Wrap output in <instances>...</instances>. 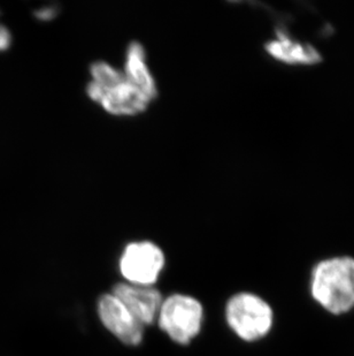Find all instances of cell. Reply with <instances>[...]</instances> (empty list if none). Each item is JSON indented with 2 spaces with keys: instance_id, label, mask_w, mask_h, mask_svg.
<instances>
[{
  "instance_id": "cell-8",
  "label": "cell",
  "mask_w": 354,
  "mask_h": 356,
  "mask_svg": "<svg viewBox=\"0 0 354 356\" xmlns=\"http://www.w3.org/2000/svg\"><path fill=\"white\" fill-rule=\"evenodd\" d=\"M276 40L266 45L271 57L287 65H313L321 61V56L314 47L301 43L278 31Z\"/></svg>"
},
{
  "instance_id": "cell-7",
  "label": "cell",
  "mask_w": 354,
  "mask_h": 356,
  "mask_svg": "<svg viewBox=\"0 0 354 356\" xmlns=\"http://www.w3.org/2000/svg\"><path fill=\"white\" fill-rule=\"evenodd\" d=\"M112 294L120 300L144 326L151 325L157 321L164 301L161 293L152 286L133 285L128 282L114 286Z\"/></svg>"
},
{
  "instance_id": "cell-9",
  "label": "cell",
  "mask_w": 354,
  "mask_h": 356,
  "mask_svg": "<svg viewBox=\"0 0 354 356\" xmlns=\"http://www.w3.org/2000/svg\"><path fill=\"white\" fill-rule=\"evenodd\" d=\"M124 74L136 84L151 101L158 96L157 84L147 67L145 51L138 42H133L128 47Z\"/></svg>"
},
{
  "instance_id": "cell-5",
  "label": "cell",
  "mask_w": 354,
  "mask_h": 356,
  "mask_svg": "<svg viewBox=\"0 0 354 356\" xmlns=\"http://www.w3.org/2000/svg\"><path fill=\"white\" fill-rule=\"evenodd\" d=\"M164 266V252L150 241L129 243L121 256V273L133 285H154Z\"/></svg>"
},
{
  "instance_id": "cell-2",
  "label": "cell",
  "mask_w": 354,
  "mask_h": 356,
  "mask_svg": "<svg viewBox=\"0 0 354 356\" xmlns=\"http://www.w3.org/2000/svg\"><path fill=\"white\" fill-rule=\"evenodd\" d=\"M311 296L321 307L335 315L354 308V259L331 257L319 262L312 270Z\"/></svg>"
},
{
  "instance_id": "cell-4",
  "label": "cell",
  "mask_w": 354,
  "mask_h": 356,
  "mask_svg": "<svg viewBox=\"0 0 354 356\" xmlns=\"http://www.w3.org/2000/svg\"><path fill=\"white\" fill-rule=\"evenodd\" d=\"M203 306L192 296L173 294L162 301L158 314L160 329L180 345H187L201 329Z\"/></svg>"
},
{
  "instance_id": "cell-6",
  "label": "cell",
  "mask_w": 354,
  "mask_h": 356,
  "mask_svg": "<svg viewBox=\"0 0 354 356\" xmlns=\"http://www.w3.org/2000/svg\"><path fill=\"white\" fill-rule=\"evenodd\" d=\"M98 315L106 329L122 343L129 346H137L142 343L143 324L112 293L104 294L98 301Z\"/></svg>"
},
{
  "instance_id": "cell-3",
  "label": "cell",
  "mask_w": 354,
  "mask_h": 356,
  "mask_svg": "<svg viewBox=\"0 0 354 356\" xmlns=\"http://www.w3.org/2000/svg\"><path fill=\"white\" fill-rule=\"evenodd\" d=\"M228 325L245 341H257L267 336L274 323L271 307L252 293H238L226 306Z\"/></svg>"
},
{
  "instance_id": "cell-1",
  "label": "cell",
  "mask_w": 354,
  "mask_h": 356,
  "mask_svg": "<svg viewBox=\"0 0 354 356\" xmlns=\"http://www.w3.org/2000/svg\"><path fill=\"white\" fill-rule=\"evenodd\" d=\"M91 78L92 81L87 87V96L110 115H138L152 102L124 72L105 61L91 65Z\"/></svg>"
}]
</instances>
